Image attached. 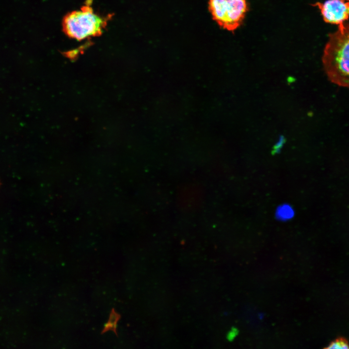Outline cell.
Listing matches in <instances>:
<instances>
[{"label": "cell", "instance_id": "2", "mask_svg": "<svg viewBox=\"0 0 349 349\" xmlns=\"http://www.w3.org/2000/svg\"><path fill=\"white\" fill-rule=\"evenodd\" d=\"M106 24L105 18L96 14L87 5L67 15L63 19V27L68 36L81 40L100 35Z\"/></svg>", "mask_w": 349, "mask_h": 349}, {"label": "cell", "instance_id": "3", "mask_svg": "<svg viewBox=\"0 0 349 349\" xmlns=\"http://www.w3.org/2000/svg\"><path fill=\"white\" fill-rule=\"evenodd\" d=\"M208 8L213 19L229 31L240 26L248 10L246 0H209Z\"/></svg>", "mask_w": 349, "mask_h": 349}, {"label": "cell", "instance_id": "6", "mask_svg": "<svg viewBox=\"0 0 349 349\" xmlns=\"http://www.w3.org/2000/svg\"><path fill=\"white\" fill-rule=\"evenodd\" d=\"M325 348L328 349H349V343L345 338L339 337L332 341Z\"/></svg>", "mask_w": 349, "mask_h": 349}, {"label": "cell", "instance_id": "9", "mask_svg": "<svg viewBox=\"0 0 349 349\" xmlns=\"http://www.w3.org/2000/svg\"><path fill=\"white\" fill-rule=\"evenodd\" d=\"M236 332L235 330H232L230 332H229V333L227 334V338L228 340H230L233 339V338L236 335Z\"/></svg>", "mask_w": 349, "mask_h": 349}, {"label": "cell", "instance_id": "4", "mask_svg": "<svg viewBox=\"0 0 349 349\" xmlns=\"http://www.w3.org/2000/svg\"><path fill=\"white\" fill-rule=\"evenodd\" d=\"M315 5L318 7L327 23L340 25L349 17V0H328Z\"/></svg>", "mask_w": 349, "mask_h": 349}, {"label": "cell", "instance_id": "1", "mask_svg": "<svg viewBox=\"0 0 349 349\" xmlns=\"http://www.w3.org/2000/svg\"><path fill=\"white\" fill-rule=\"evenodd\" d=\"M322 61L329 80L349 88V24L338 25L337 30L329 35Z\"/></svg>", "mask_w": 349, "mask_h": 349}, {"label": "cell", "instance_id": "5", "mask_svg": "<svg viewBox=\"0 0 349 349\" xmlns=\"http://www.w3.org/2000/svg\"><path fill=\"white\" fill-rule=\"evenodd\" d=\"M120 319V315L112 308L110 313L108 320L105 324L101 333L111 331L116 335L117 323Z\"/></svg>", "mask_w": 349, "mask_h": 349}, {"label": "cell", "instance_id": "7", "mask_svg": "<svg viewBox=\"0 0 349 349\" xmlns=\"http://www.w3.org/2000/svg\"><path fill=\"white\" fill-rule=\"evenodd\" d=\"M292 209L288 206H283L279 208L277 213L278 216L282 219L290 218L293 214Z\"/></svg>", "mask_w": 349, "mask_h": 349}, {"label": "cell", "instance_id": "8", "mask_svg": "<svg viewBox=\"0 0 349 349\" xmlns=\"http://www.w3.org/2000/svg\"><path fill=\"white\" fill-rule=\"evenodd\" d=\"M284 137L282 136L280 138V139L279 141L275 145V146L274 147V151L277 152L279 151V148H280L283 145V143H284Z\"/></svg>", "mask_w": 349, "mask_h": 349}]
</instances>
